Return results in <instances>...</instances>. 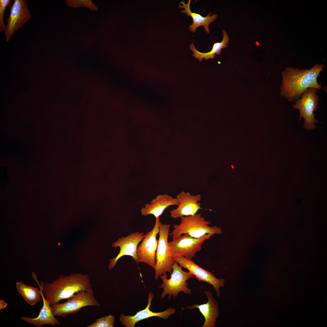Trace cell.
Instances as JSON below:
<instances>
[{
    "instance_id": "cell-11",
    "label": "cell",
    "mask_w": 327,
    "mask_h": 327,
    "mask_svg": "<svg viewBox=\"0 0 327 327\" xmlns=\"http://www.w3.org/2000/svg\"><path fill=\"white\" fill-rule=\"evenodd\" d=\"M144 237V233L136 232L130 233L127 236L119 238L112 244V246L120 248V252L115 258L109 261L108 269H112L118 261L122 257L125 256H131L138 264L139 259L137 255V249L139 243Z\"/></svg>"
},
{
    "instance_id": "cell-5",
    "label": "cell",
    "mask_w": 327,
    "mask_h": 327,
    "mask_svg": "<svg viewBox=\"0 0 327 327\" xmlns=\"http://www.w3.org/2000/svg\"><path fill=\"white\" fill-rule=\"evenodd\" d=\"M159 237L156 254V266L154 279L157 280L160 276L167 272L172 273L175 262L168 242L170 225L159 223Z\"/></svg>"
},
{
    "instance_id": "cell-19",
    "label": "cell",
    "mask_w": 327,
    "mask_h": 327,
    "mask_svg": "<svg viewBox=\"0 0 327 327\" xmlns=\"http://www.w3.org/2000/svg\"><path fill=\"white\" fill-rule=\"evenodd\" d=\"M223 37L222 41L219 42L215 43L213 45L212 49L208 52H201L198 51L195 48L193 43L190 46V49L193 52V55L201 61L204 58L207 60L209 59H212L215 58V54L219 55L221 54V49L226 48L227 44L229 42V38L226 31L222 30Z\"/></svg>"
},
{
    "instance_id": "cell-6",
    "label": "cell",
    "mask_w": 327,
    "mask_h": 327,
    "mask_svg": "<svg viewBox=\"0 0 327 327\" xmlns=\"http://www.w3.org/2000/svg\"><path fill=\"white\" fill-rule=\"evenodd\" d=\"M87 306H100V303L94 297L92 289L80 291L65 302L59 303L51 307L54 316L64 318L69 315L77 313L82 308Z\"/></svg>"
},
{
    "instance_id": "cell-16",
    "label": "cell",
    "mask_w": 327,
    "mask_h": 327,
    "mask_svg": "<svg viewBox=\"0 0 327 327\" xmlns=\"http://www.w3.org/2000/svg\"><path fill=\"white\" fill-rule=\"evenodd\" d=\"M205 292L208 299L206 303L195 304L186 308L189 309H198L205 319L203 327H215L216 326V319L219 315L218 304L211 292L206 291Z\"/></svg>"
},
{
    "instance_id": "cell-1",
    "label": "cell",
    "mask_w": 327,
    "mask_h": 327,
    "mask_svg": "<svg viewBox=\"0 0 327 327\" xmlns=\"http://www.w3.org/2000/svg\"><path fill=\"white\" fill-rule=\"evenodd\" d=\"M324 67L322 64H316L310 69L300 70L286 67L282 72L281 96L292 101L299 98L309 88L321 89V86L318 83L317 78Z\"/></svg>"
},
{
    "instance_id": "cell-18",
    "label": "cell",
    "mask_w": 327,
    "mask_h": 327,
    "mask_svg": "<svg viewBox=\"0 0 327 327\" xmlns=\"http://www.w3.org/2000/svg\"><path fill=\"white\" fill-rule=\"evenodd\" d=\"M191 1V0H188V2L187 4L184 1H181L180 2V4L182 5H179L180 8H184V10L181 11L182 13H187V15L188 17L190 16L192 18L193 23L191 25H189V30L193 33H194L196 31L197 27L203 26L206 32L209 33L210 32L209 25L213 22L216 18L217 15L216 14H213L210 16V15L211 14V12H210L206 17H203L199 14L192 12L190 8Z\"/></svg>"
},
{
    "instance_id": "cell-9",
    "label": "cell",
    "mask_w": 327,
    "mask_h": 327,
    "mask_svg": "<svg viewBox=\"0 0 327 327\" xmlns=\"http://www.w3.org/2000/svg\"><path fill=\"white\" fill-rule=\"evenodd\" d=\"M31 17L26 0H15L10 8V15L6 19L4 29L6 41L8 42L17 31Z\"/></svg>"
},
{
    "instance_id": "cell-24",
    "label": "cell",
    "mask_w": 327,
    "mask_h": 327,
    "mask_svg": "<svg viewBox=\"0 0 327 327\" xmlns=\"http://www.w3.org/2000/svg\"><path fill=\"white\" fill-rule=\"evenodd\" d=\"M8 303L2 300H0V310L5 308L7 306Z\"/></svg>"
},
{
    "instance_id": "cell-14",
    "label": "cell",
    "mask_w": 327,
    "mask_h": 327,
    "mask_svg": "<svg viewBox=\"0 0 327 327\" xmlns=\"http://www.w3.org/2000/svg\"><path fill=\"white\" fill-rule=\"evenodd\" d=\"M176 198L178 201L177 207L170 212V217L173 219L194 215L202 209L201 204L198 202L201 199L200 194L192 195L182 191L177 194Z\"/></svg>"
},
{
    "instance_id": "cell-13",
    "label": "cell",
    "mask_w": 327,
    "mask_h": 327,
    "mask_svg": "<svg viewBox=\"0 0 327 327\" xmlns=\"http://www.w3.org/2000/svg\"><path fill=\"white\" fill-rule=\"evenodd\" d=\"M154 297L152 292H149L148 295L147 304L145 309L137 312L134 315H126L123 314H121L119 317L120 322L125 327H134L138 322L150 317H157L166 320L171 315L175 313V309L172 307H169L165 310L159 312L151 311L150 308Z\"/></svg>"
},
{
    "instance_id": "cell-15",
    "label": "cell",
    "mask_w": 327,
    "mask_h": 327,
    "mask_svg": "<svg viewBox=\"0 0 327 327\" xmlns=\"http://www.w3.org/2000/svg\"><path fill=\"white\" fill-rule=\"evenodd\" d=\"M32 276L37 283L41 291L43 301V306L37 317L32 318L23 316L21 318V320L24 321L29 324L34 325L37 327H42L46 324H50L54 326H55L57 325L60 324L61 323L52 314L51 307L45 298L42 291L43 282L42 281H41L40 283L39 282L37 279V276L34 272H32Z\"/></svg>"
},
{
    "instance_id": "cell-25",
    "label": "cell",
    "mask_w": 327,
    "mask_h": 327,
    "mask_svg": "<svg viewBox=\"0 0 327 327\" xmlns=\"http://www.w3.org/2000/svg\"><path fill=\"white\" fill-rule=\"evenodd\" d=\"M232 167L233 168H234V167H233V166H232Z\"/></svg>"
},
{
    "instance_id": "cell-22",
    "label": "cell",
    "mask_w": 327,
    "mask_h": 327,
    "mask_svg": "<svg viewBox=\"0 0 327 327\" xmlns=\"http://www.w3.org/2000/svg\"><path fill=\"white\" fill-rule=\"evenodd\" d=\"M12 0H0V31L2 32L4 31L5 25L4 22V15L5 9L7 7L10 6Z\"/></svg>"
},
{
    "instance_id": "cell-23",
    "label": "cell",
    "mask_w": 327,
    "mask_h": 327,
    "mask_svg": "<svg viewBox=\"0 0 327 327\" xmlns=\"http://www.w3.org/2000/svg\"><path fill=\"white\" fill-rule=\"evenodd\" d=\"M66 3L69 6L74 4L77 5H81L86 6H93L92 2L89 0H66Z\"/></svg>"
},
{
    "instance_id": "cell-21",
    "label": "cell",
    "mask_w": 327,
    "mask_h": 327,
    "mask_svg": "<svg viewBox=\"0 0 327 327\" xmlns=\"http://www.w3.org/2000/svg\"><path fill=\"white\" fill-rule=\"evenodd\" d=\"M115 319L114 316L109 315L97 319L95 322L87 327H114Z\"/></svg>"
},
{
    "instance_id": "cell-2",
    "label": "cell",
    "mask_w": 327,
    "mask_h": 327,
    "mask_svg": "<svg viewBox=\"0 0 327 327\" xmlns=\"http://www.w3.org/2000/svg\"><path fill=\"white\" fill-rule=\"evenodd\" d=\"M92 289L89 276L81 273L61 275L51 283H43L42 291L45 299L50 306L68 299L76 293Z\"/></svg>"
},
{
    "instance_id": "cell-12",
    "label": "cell",
    "mask_w": 327,
    "mask_h": 327,
    "mask_svg": "<svg viewBox=\"0 0 327 327\" xmlns=\"http://www.w3.org/2000/svg\"><path fill=\"white\" fill-rule=\"evenodd\" d=\"M173 258L182 268L187 269L194 276L199 282H204L212 285L217 296H220V288L224 286V279L217 278L212 273L201 267L192 260L183 256H176Z\"/></svg>"
},
{
    "instance_id": "cell-20",
    "label": "cell",
    "mask_w": 327,
    "mask_h": 327,
    "mask_svg": "<svg viewBox=\"0 0 327 327\" xmlns=\"http://www.w3.org/2000/svg\"><path fill=\"white\" fill-rule=\"evenodd\" d=\"M16 284L18 292L30 305L34 306L41 300V294L40 289L27 285L21 281L17 282Z\"/></svg>"
},
{
    "instance_id": "cell-3",
    "label": "cell",
    "mask_w": 327,
    "mask_h": 327,
    "mask_svg": "<svg viewBox=\"0 0 327 327\" xmlns=\"http://www.w3.org/2000/svg\"><path fill=\"white\" fill-rule=\"evenodd\" d=\"M179 225L174 224L173 229L169 233L172 239L184 234H187L194 238H201L208 234H221V229L216 226L210 227V221L205 220L201 213L193 215L183 216Z\"/></svg>"
},
{
    "instance_id": "cell-7",
    "label": "cell",
    "mask_w": 327,
    "mask_h": 327,
    "mask_svg": "<svg viewBox=\"0 0 327 327\" xmlns=\"http://www.w3.org/2000/svg\"><path fill=\"white\" fill-rule=\"evenodd\" d=\"M213 235L208 234L201 238L197 239L187 234H184L173 238L169 242L172 256L173 257L183 256L192 260L196 253L201 250L204 242Z\"/></svg>"
},
{
    "instance_id": "cell-8",
    "label": "cell",
    "mask_w": 327,
    "mask_h": 327,
    "mask_svg": "<svg viewBox=\"0 0 327 327\" xmlns=\"http://www.w3.org/2000/svg\"><path fill=\"white\" fill-rule=\"evenodd\" d=\"M317 91L315 88H308L302 94L301 98L297 99L292 105L294 109L299 110L300 119L304 118L303 127L308 130H313L317 127L315 124L318 121L315 118L314 112L318 108L319 96L316 93Z\"/></svg>"
},
{
    "instance_id": "cell-10",
    "label": "cell",
    "mask_w": 327,
    "mask_h": 327,
    "mask_svg": "<svg viewBox=\"0 0 327 327\" xmlns=\"http://www.w3.org/2000/svg\"><path fill=\"white\" fill-rule=\"evenodd\" d=\"M153 229L144 235L141 244L137 247V255L139 262L145 263L154 270L156 266V254L157 246L156 236L159 232L160 217L156 218Z\"/></svg>"
},
{
    "instance_id": "cell-17",
    "label": "cell",
    "mask_w": 327,
    "mask_h": 327,
    "mask_svg": "<svg viewBox=\"0 0 327 327\" xmlns=\"http://www.w3.org/2000/svg\"><path fill=\"white\" fill-rule=\"evenodd\" d=\"M178 204L176 198H173L167 194H159L153 199L150 203L146 204L141 208V214L144 216L153 215L156 219L160 217L168 207Z\"/></svg>"
},
{
    "instance_id": "cell-4",
    "label": "cell",
    "mask_w": 327,
    "mask_h": 327,
    "mask_svg": "<svg viewBox=\"0 0 327 327\" xmlns=\"http://www.w3.org/2000/svg\"><path fill=\"white\" fill-rule=\"evenodd\" d=\"M182 268L175 261L169 279L167 278L166 273L160 276L162 283L159 288L163 289L160 296L161 299H164L167 295L169 300H170L172 297L175 299L176 297H177L178 294L181 292L186 294H191V290L188 288V283L187 281L193 278L194 276L189 271H183Z\"/></svg>"
}]
</instances>
